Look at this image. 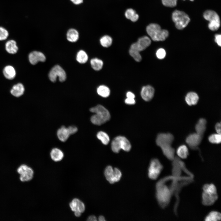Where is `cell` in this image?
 Listing matches in <instances>:
<instances>
[{
    "label": "cell",
    "mask_w": 221,
    "mask_h": 221,
    "mask_svg": "<svg viewBox=\"0 0 221 221\" xmlns=\"http://www.w3.org/2000/svg\"><path fill=\"white\" fill-rule=\"evenodd\" d=\"M90 111L95 113L91 117V121L93 124L100 125L109 120L110 116L108 110L101 105L91 108Z\"/></svg>",
    "instance_id": "cell-1"
},
{
    "label": "cell",
    "mask_w": 221,
    "mask_h": 221,
    "mask_svg": "<svg viewBox=\"0 0 221 221\" xmlns=\"http://www.w3.org/2000/svg\"><path fill=\"white\" fill-rule=\"evenodd\" d=\"M146 31L151 38L154 41H164L169 35L167 30L161 29L159 25L155 23H151L148 25Z\"/></svg>",
    "instance_id": "cell-2"
},
{
    "label": "cell",
    "mask_w": 221,
    "mask_h": 221,
    "mask_svg": "<svg viewBox=\"0 0 221 221\" xmlns=\"http://www.w3.org/2000/svg\"><path fill=\"white\" fill-rule=\"evenodd\" d=\"M172 19L176 28L178 29H182L186 27L190 21L188 15L184 12L176 10L172 14Z\"/></svg>",
    "instance_id": "cell-3"
},
{
    "label": "cell",
    "mask_w": 221,
    "mask_h": 221,
    "mask_svg": "<svg viewBox=\"0 0 221 221\" xmlns=\"http://www.w3.org/2000/svg\"><path fill=\"white\" fill-rule=\"evenodd\" d=\"M111 148L113 151L115 153H118L121 149L128 152L130 150L131 145L130 142L126 137L118 136L112 140Z\"/></svg>",
    "instance_id": "cell-4"
},
{
    "label": "cell",
    "mask_w": 221,
    "mask_h": 221,
    "mask_svg": "<svg viewBox=\"0 0 221 221\" xmlns=\"http://www.w3.org/2000/svg\"><path fill=\"white\" fill-rule=\"evenodd\" d=\"M202 195V202L206 205L213 204L218 198L216 188L212 185H208L203 188Z\"/></svg>",
    "instance_id": "cell-5"
},
{
    "label": "cell",
    "mask_w": 221,
    "mask_h": 221,
    "mask_svg": "<svg viewBox=\"0 0 221 221\" xmlns=\"http://www.w3.org/2000/svg\"><path fill=\"white\" fill-rule=\"evenodd\" d=\"M203 16L205 19L209 21L208 27L210 30L215 31L219 28L220 19L216 12L211 10H206L204 12Z\"/></svg>",
    "instance_id": "cell-6"
},
{
    "label": "cell",
    "mask_w": 221,
    "mask_h": 221,
    "mask_svg": "<svg viewBox=\"0 0 221 221\" xmlns=\"http://www.w3.org/2000/svg\"><path fill=\"white\" fill-rule=\"evenodd\" d=\"M156 197L159 204L162 206H165L169 201L170 193L167 187L163 186L158 183L156 185Z\"/></svg>",
    "instance_id": "cell-7"
},
{
    "label": "cell",
    "mask_w": 221,
    "mask_h": 221,
    "mask_svg": "<svg viewBox=\"0 0 221 221\" xmlns=\"http://www.w3.org/2000/svg\"><path fill=\"white\" fill-rule=\"evenodd\" d=\"M48 77L49 79L52 82L56 81L58 77L60 81L63 82L65 81L66 78V75L63 69L59 65L54 66L50 71Z\"/></svg>",
    "instance_id": "cell-8"
},
{
    "label": "cell",
    "mask_w": 221,
    "mask_h": 221,
    "mask_svg": "<svg viewBox=\"0 0 221 221\" xmlns=\"http://www.w3.org/2000/svg\"><path fill=\"white\" fill-rule=\"evenodd\" d=\"M163 168L162 165L157 159H153L150 161L148 169V176L152 180H156L158 176Z\"/></svg>",
    "instance_id": "cell-9"
},
{
    "label": "cell",
    "mask_w": 221,
    "mask_h": 221,
    "mask_svg": "<svg viewBox=\"0 0 221 221\" xmlns=\"http://www.w3.org/2000/svg\"><path fill=\"white\" fill-rule=\"evenodd\" d=\"M174 140V136L170 133H161L157 136L156 139L157 145L161 148L170 146Z\"/></svg>",
    "instance_id": "cell-10"
},
{
    "label": "cell",
    "mask_w": 221,
    "mask_h": 221,
    "mask_svg": "<svg viewBox=\"0 0 221 221\" xmlns=\"http://www.w3.org/2000/svg\"><path fill=\"white\" fill-rule=\"evenodd\" d=\"M17 172L20 175V179L21 181L30 180L33 175V171L31 168L25 165H22L17 169Z\"/></svg>",
    "instance_id": "cell-11"
},
{
    "label": "cell",
    "mask_w": 221,
    "mask_h": 221,
    "mask_svg": "<svg viewBox=\"0 0 221 221\" xmlns=\"http://www.w3.org/2000/svg\"><path fill=\"white\" fill-rule=\"evenodd\" d=\"M28 59L30 63L33 65L37 64L38 62H44L46 57L42 52L34 51L30 52L28 55Z\"/></svg>",
    "instance_id": "cell-12"
},
{
    "label": "cell",
    "mask_w": 221,
    "mask_h": 221,
    "mask_svg": "<svg viewBox=\"0 0 221 221\" xmlns=\"http://www.w3.org/2000/svg\"><path fill=\"white\" fill-rule=\"evenodd\" d=\"M203 136L196 133L189 134L186 137V143L192 148H196L200 143Z\"/></svg>",
    "instance_id": "cell-13"
},
{
    "label": "cell",
    "mask_w": 221,
    "mask_h": 221,
    "mask_svg": "<svg viewBox=\"0 0 221 221\" xmlns=\"http://www.w3.org/2000/svg\"><path fill=\"white\" fill-rule=\"evenodd\" d=\"M151 43L150 38L146 36L140 38L138 41L131 46L137 49L140 52L145 50Z\"/></svg>",
    "instance_id": "cell-14"
},
{
    "label": "cell",
    "mask_w": 221,
    "mask_h": 221,
    "mask_svg": "<svg viewBox=\"0 0 221 221\" xmlns=\"http://www.w3.org/2000/svg\"><path fill=\"white\" fill-rule=\"evenodd\" d=\"M154 91V88L150 85L144 86L141 92V97L144 100L149 101L153 97Z\"/></svg>",
    "instance_id": "cell-15"
},
{
    "label": "cell",
    "mask_w": 221,
    "mask_h": 221,
    "mask_svg": "<svg viewBox=\"0 0 221 221\" xmlns=\"http://www.w3.org/2000/svg\"><path fill=\"white\" fill-rule=\"evenodd\" d=\"M2 73L4 77L9 80H12L16 77L17 72L15 68L11 65H7L3 68Z\"/></svg>",
    "instance_id": "cell-16"
},
{
    "label": "cell",
    "mask_w": 221,
    "mask_h": 221,
    "mask_svg": "<svg viewBox=\"0 0 221 221\" xmlns=\"http://www.w3.org/2000/svg\"><path fill=\"white\" fill-rule=\"evenodd\" d=\"M25 90V88L23 84L19 82L12 86L10 92L13 96L16 97H19L24 94Z\"/></svg>",
    "instance_id": "cell-17"
},
{
    "label": "cell",
    "mask_w": 221,
    "mask_h": 221,
    "mask_svg": "<svg viewBox=\"0 0 221 221\" xmlns=\"http://www.w3.org/2000/svg\"><path fill=\"white\" fill-rule=\"evenodd\" d=\"M6 51L10 54H15L17 53L19 48L16 41L13 39L7 41L5 45Z\"/></svg>",
    "instance_id": "cell-18"
},
{
    "label": "cell",
    "mask_w": 221,
    "mask_h": 221,
    "mask_svg": "<svg viewBox=\"0 0 221 221\" xmlns=\"http://www.w3.org/2000/svg\"><path fill=\"white\" fill-rule=\"evenodd\" d=\"M70 207L73 211H79L82 213L85 209L84 204L78 199L75 198L72 200L70 204Z\"/></svg>",
    "instance_id": "cell-19"
},
{
    "label": "cell",
    "mask_w": 221,
    "mask_h": 221,
    "mask_svg": "<svg viewBox=\"0 0 221 221\" xmlns=\"http://www.w3.org/2000/svg\"><path fill=\"white\" fill-rule=\"evenodd\" d=\"M57 137L60 140L65 142L71 135L68 127L62 126L59 128L57 132Z\"/></svg>",
    "instance_id": "cell-20"
},
{
    "label": "cell",
    "mask_w": 221,
    "mask_h": 221,
    "mask_svg": "<svg viewBox=\"0 0 221 221\" xmlns=\"http://www.w3.org/2000/svg\"><path fill=\"white\" fill-rule=\"evenodd\" d=\"M207 121L204 118H200L195 126L196 133L203 136L206 129Z\"/></svg>",
    "instance_id": "cell-21"
},
{
    "label": "cell",
    "mask_w": 221,
    "mask_h": 221,
    "mask_svg": "<svg viewBox=\"0 0 221 221\" xmlns=\"http://www.w3.org/2000/svg\"><path fill=\"white\" fill-rule=\"evenodd\" d=\"M199 99V97L197 94L193 92H188L185 97V101L190 106L197 104Z\"/></svg>",
    "instance_id": "cell-22"
},
{
    "label": "cell",
    "mask_w": 221,
    "mask_h": 221,
    "mask_svg": "<svg viewBox=\"0 0 221 221\" xmlns=\"http://www.w3.org/2000/svg\"><path fill=\"white\" fill-rule=\"evenodd\" d=\"M67 39L70 42H76L79 39V33L78 31L74 29H70L67 32Z\"/></svg>",
    "instance_id": "cell-23"
},
{
    "label": "cell",
    "mask_w": 221,
    "mask_h": 221,
    "mask_svg": "<svg viewBox=\"0 0 221 221\" xmlns=\"http://www.w3.org/2000/svg\"><path fill=\"white\" fill-rule=\"evenodd\" d=\"M50 156L52 160L55 161L61 160L64 157V154L62 151L57 148L53 149L50 152Z\"/></svg>",
    "instance_id": "cell-24"
},
{
    "label": "cell",
    "mask_w": 221,
    "mask_h": 221,
    "mask_svg": "<svg viewBox=\"0 0 221 221\" xmlns=\"http://www.w3.org/2000/svg\"><path fill=\"white\" fill-rule=\"evenodd\" d=\"M104 175L106 179L110 183H115L114 169L111 166L109 165L106 167L104 171Z\"/></svg>",
    "instance_id": "cell-25"
},
{
    "label": "cell",
    "mask_w": 221,
    "mask_h": 221,
    "mask_svg": "<svg viewBox=\"0 0 221 221\" xmlns=\"http://www.w3.org/2000/svg\"><path fill=\"white\" fill-rule=\"evenodd\" d=\"M176 153L182 159L186 158L188 155V149L184 145H180L177 149Z\"/></svg>",
    "instance_id": "cell-26"
},
{
    "label": "cell",
    "mask_w": 221,
    "mask_h": 221,
    "mask_svg": "<svg viewBox=\"0 0 221 221\" xmlns=\"http://www.w3.org/2000/svg\"><path fill=\"white\" fill-rule=\"evenodd\" d=\"M126 17L133 22L136 21L139 18V16L135 11L132 9H127L125 13Z\"/></svg>",
    "instance_id": "cell-27"
},
{
    "label": "cell",
    "mask_w": 221,
    "mask_h": 221,
    "mask_svg": "<svg viewBox=\"0 0 221 221\" xmlns=\"http://www.w3.org/2000/svg\"><path fill=\"white\" fill-rule=\"evenodd\" d=\"M98 94L103 97H108L110 93V91L109 88L107 86L102 85L99 87L97 89Z\"/></svg>",
    "instance_id": "cell-28"
},
{
    "label": "cell",
    "mask_w": 221,
    "mask_h": 221,
    "mask_svg": "<svg viewBox=\"0 0 221 221\" xmlns=\"http://www.w3.org/2000/svg\"><path fill=\"white\" fill-rule=\"evenodd\" d=\"M130 55L137 62H140L142 60V56L140 51L137 49L131 46L129 50Z\"/></svg>",
    "instance_id": "cell-29"
},
{
    "label": "cell",
    "mask_w": 221,
    "mask_h": 221,
    "mask_svg": "<svg viewBox=\"0 0 221 221\" xmlns=\"http://www.w3.org/2000/svg\"><path fill=\"white\" fill-rule=\"evenodd\" d=\"M90 62L92 68L95 70H99L103 67V62L99 59L97 58L92 59L91 60Z\"/></svg>",
    "instance_id": "cell-30"
},
{
    "label": "cell",
    "mask_w": 221,
    "mask_h": 221,
    "mask_svg": "<svg viewBox=\"0 0 221 221\" xmlns=\"http://www.w3.org/2000/svg\"><path fill=\"white\" fill-rule=\"evenodd\" d=\"M88 59L87 54L83 50H80L77 54L76 59L77 61L80 64L85 63L87 61Z\"/></svg>",
    "instance_id": "cell-31"
},
{
    "label": "cell",
    "mask_w": 221,
    "mask_h": 221,
    "mask_svg": "<svg viewBox=\"0 0 221 221\" xmlns=\"http://www.w3.org/2000/svg\"><path fill=\"white\" fill-rule=\"evenodd\" d=\"M221 214L216 211H212L210 212L206 217L205 220L218 221L220 220Z\"/></svg>",
    "instance_id": "cell-32"
},
{
    "label": "cell",
    "mask_w": 221,
    "mask_h": 221,
    "mask_svg": "<svg viewBox=\"0 0 221 221\" xmlns=\"http://www.w3.org/2000/svg\"><path fill=\"white\" fill-rule=\"evenodd\" d=\"M97 137L104 145H107L109 142L110 138L108 135L103 131L98 132L97 134Z\"/></svg>",
    "instance_id": "cell-33"
},
{
    "label": "cell",
    "mask_w": 221,
    "mask_h": 221,
    "mask_svg": "<svg viewBox=\"0 0 221 221\" xmlns=\"http://www.w3.org/2000/svg\"><path fill=\"white\" fill-rule=\"evenodd\" d=\"M100 42L103 47H108L111 45L112 40L110 37L108 35H105L100 38Z\"/></svg>",
    "instance_id": "cell-34"
},
{
    "label": "cell",
    "mask_w": 221,
    "mask_h": 221,
    "mask_svg": "<svg viewBox=\"0 0 221 221\" xmlns=\"http://www.w3.org/2000/svg\"><path fill=\"white\" fill-rule=\"evenodd\" d=\"M209 142L214 144H219L221 142V134L216 133L210 135L208 138Z\"/></svg>",
    "instance_id": "cell-35"
},
{
    "label": "cell",
    "mask_w": 221,
    "mask_h": 221,
    "mask_svg": "<svg viewBox=\"0 0 221 221\" xmlns=\"http://www.w3.org/2000/svg\"><path fill=\"white\" fill-rule=\"evenodd\" d=\"M9 35V33L7 30L2 27H0V41L6 40Z\"/></svg>",
    "instance_id": "cell-36"
},
{
    "label": "cell",
    "mask_w": 221,
    "mask_h": 221,
    "mask_svg": "<svg viewBox=\"0 0 221 221\" xmlns=\"http://www.w3.org/2000/svg\"><path fill=\"white\" fill-rule=\"evenodd\" d=\"M162 4L165 6L173 7L177 4V0H161Z\"/></svg>",
    "instance_id": "cell-37"
},
{
    "label": "cell",
    "mask_w": 221,
    "mask_h": 221,
    "mask_svg": "<svg viewBox=\"0 0 221 221\" xmlns=\"http://www.w3.org/2000/svg\"><path fill=\"white\" fill-rule=\"evenodd\" d=\"M114 181L115 182H118L120 179L122 173L120 170L117 168L114 169Z\"/></svg>",
    "instance_id": "cell-38"
},
{
    "label": "cell",
    "mask_w": 221,
    "mask_h": 221,
    "mask_svg": "<svg viewBox=\"0 0 221 221\" xmlns=\"http://www.w3.org/2000/svg\"><path fill=\"white\" fill-rule=\"evenodd\" d=\"M156 55L158 58L160 59H163L166 55L165 50L162 48H159L157 51Z\"/></svg>",
    "instance_id": "cell-39"
},
{
    "label": "cell",
    "mask_w": 221,
    "mask_h": 221,
    "mask_svg": "<svg viewBox=\"0 0 221 221\" xmlns=\"http://www.w3.org/2000/svg\"><path fill=\"white\" fill-rule=\"evenodd\" d=\"M221 35L219 34H216L215 35V41L218 45H221Z\"/></svg>",
    "instance_id": "cell-40"
},
{
    "label": "cell",
    "mask_w": 221,
    "mask_h": 221,
    "mask_svg": "<svg viewBox=\"0 0 221 221\" xmlns=\"http://www.w3.org/2000/svg\"><path fill=\"white\" fill-rule=\"evenodd\" d=\"M71 135L76 133L78 131L77 127L74 126H70L68 127Z\"/></svg>",
    "instance_id": "cell-41"
},
{
    "label": "cell",
    "mask_w": 221,
    "mask_h": 221,
    "mask_svg": "<svg viewBox=\"0 0 221 221\" xmlns=\"http://www.w3.org/2000/svg\"><path fill=\"white\" fill-rule=\"evenodd\" d=\"M125 102L126 103L130 105L134 104L135 103L134 98H127L125 100Z\"/></svg>",
    "instance_id": "cell-42"
},
{
    "label": "cell",
    "mask_w": 221,
    "mask_h": 221,
    "mask_svg": "<svg viewBox=\"0 0 221 221\" xmlns=\"http://www.w3.org/2000/svg\"><path fill=\"white\" fill-rule=\"evenodd\" d=\"M215 128L217 133L218 134H221L220 122H217L215 126Z\"/></svg>",
    "instance_id": "cell-43"
},
{
    "label": "cell",
    "mask_w": 221,
    "mask_h": 221,
    "mask_svg": "<svg viewBox=\"0 0 221 221\" xmlns=\"http://www.w3.org/2000/svg\"><path fill=\"white\" fill-rule=\"evenodd\" d=\"M74 4L78 5L83 3V0H70Z\"/></svg>",
    "instance_id": "cell-44"
},
{
    "label": "cell",
    "mask_w": 221,
    "mask_h": 221,
    "mask_svg": "<svg viewBox=\"0 0 221 221\" xmlns=\"http://www.w3.org/2000/svg\"><path fill=\"white\" fill-rule=\"evenodd\" d=\"M126 96L127 98H134L135 97L134 94L130 91H128L126 93Z\"/></svg>",
    "instance_id": "cell-45"
},
{
    "label": "cell",
    "mask_w": 221,
    "mask_h": 221,
    "mask_svg": "<svg viewBox=\"0 0 221 221\" xmlns=\"http://www.w3.org/2000/svg\"><path fill=\"white\" fill-rule=\"evenodd\" d=\"M87 221H96L97 219L96 217L94 215H91L89 216L87 219Z\"/></svg>",
    "instance_id": "cell-46"
},
{
    "label": "cell",
    "mask_w": 221,
    "mask_h": 221,
    "mask_svg": "<svg viewBox=\"0 0 221 221\" xmlns=\"http://www.w3.org/2000/svg\"><path fill=\"white\" fill-rule=\"evenodd\" d=\"M74 214L75 215L76 217L80 216L81 215V213L79 211H75Z\"/></svg>",
    "instance_id": "cell-47"
},
{
    "label": "cell",
    "mask_w": 221,
    "mask_h": 221,
    "mask_svg": "<svg viewBox=\"0 0 221 221\" xmlns=\"http://www.w3.org/2000/svg\"><path fill=\"white\" fill-rule=\"evenodd\" d=\"M99 220L100 221H105L104 217L103 216H100L99 217Z\"/></svg>",
    "instance_id": "cell-48"
},
{
    "label": "cell",
    "mask_w": 221,
    "mask_h": 221,
    "mask_svg": "<svg viewBox=\"0 0 221 221\" xmlns=\"http://www.w3.org/2000/svg\"><path fill=\"white\" fill-rule=\"evenodd\" d=\"M190 0L191 1H193L194 0Z\"/></svg>",
    "instance_id": "cell-49"
},
{
    "label": "cell",
    "mask_w": 221,
    "mask_h": 221,
    "mask_svg": "<svg viewBox=\"0 0 221 221\" xmlns=\"http://www.w3.org/2000/svg\"></svg>",
    "instance_id": "cell-50"
}]
</instances>
